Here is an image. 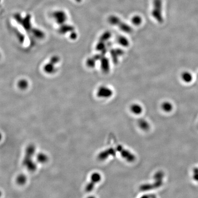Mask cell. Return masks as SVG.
Returning <instances> with one entry per match:
<instances>
[{
  "mask_svg": "<svg viewBox=\"0 0 198 198\" xmlns=\"http://www.w3.org/2000/svg\"><path fill=\"white\" fill-rule=\"evenodd\" d=\"M36 147L32 145L27 146L25 152V156L23 160V164L26 169L30 171H33L37 168V166L33 160L36 153Z\"/></svg>",
  "mask_w": 198,
  "mask_h": 198,
  "instance_id": "1",
  "label": "cell"
},
{
  "mask_svg": "<svg viewBox=\"0 0 198 198\" xmlns=\"http://www.w3.org/2000/svg\"><path fill=\"white\" fill-rule=\"evenodd\" d=\"M152 14L154 18L160 23L164 21L162 0H153Z\"/></svg>",
  "mask_w": 198,
  "mask_h": 198,
  "instance_id": "2",
  "label": "cell"
},
{
  "mask_svg": "<svg viewBox=\"0 0 198 198\" xmlns=\"http://www.w3.org/2000/svg\"><path fill=\"white\" fill-rule=\"evenodd\" d=\"M108 20L111 25L118 27L121 30L124 32L131 33L132 32L131 27L116 16H110L108 18Z\"/></svg>",
  "mask_w": 198,
  "mask_h": 198,
  "instance_id": "3",
  "label": "cell"
},
{
  "mask_svg": "<svg viewBox=\"0 0 198 198\" xmlns=\"http://www.w3.org/2000/svg\"><path fill=\"white\" fill-rule=\"evenodd\" d=\"M101 176L98 173H95L92 174L90 177V181L86 186L85 190L88 192L92 191L95 188L96 184L100 181Z\"/></svg>",
  "mask_w": 198,
  "mask_h": 198,
  "instance_id": "4",
  "label": "cell"
},
{
  "mask_svg": "<svg viewBox=\"0 0 198 198\" xmlns=\"http://www.w3.org/2000/svg\"><path fill=\"white\" fill-rule=\"evenodd\" d=\"M113 91L109 87L102 86L99 87L97 91V96L98 97L100 98H109L113 96Z\"/></svg>",
  "mask_w": 198,
  "mask_h": 198,
  "instance_id": "5",
  "label": "cell"
},
{
  "mask_svg": "<svg viewBox=\"0 0 198 198\" xmlns=\"http://www.w3.org/2000/svg\"><path fill=\"white\" fill-rule=\"evenodd\" d=\"M53 17L56 22L59 25H63L67 21V15L62 11L55 12L53 14Z\"/></svg>",
  "mask_w": 198,
  "mask_h": 198,
  "instance_id": "6",
  "label": "cell"
},
{
  "mask_svg": "<svg viewBox=\"0 0 198 198\" xmlns=\"http://www.w3.org/2000/svg\"><path fill=\"white\" fill-rule=\"evenodd\" d=\"M31 18L30 15L28 14L24 18H22L20 25L22 26L23 28L27 31L30 32L32 29L31 23Z\"/></svg>",
  "mask_w": 198,
  "mask_h": 198,
  "instance_id": "7",
  "label": "cell"
},
{
  "mask_svg": "<svg viewBox=\"0 0 198 198\" xmlns=\"http://www.w3.org/2000/svg\"><path fill=\"white\" fill-rule=\"evenodd\" d=\"M74 27L73 26L64 23L63 25H60L58 32L61 34L64 35L68 33H71L72 31H74Z\"/></svg>",
  "mask_w": 198,
  "mask_h": 198,
  "instance_id": "8",
  "label": "cell"
},
{
  "mask_svg": "<svg viewBox=\"0 0 198 198\" xmlns=\"http://www.w3.org/2000/svg\"><path fill=\"white\" fill-rule=\"evenodd\" d=\"M119 150H121L122 156L125 159L131 162L135 159L134 155H132V154L129 152L128 150L124 149L122 146L120 148V149H119Z\"/></svg>",
  "mask_w": 198,
  "mask_h": 198,
  "instance_id": "9",
  "label": "cell"
},
{
  "mask_svg": "<svg viewBox=\"0 0 198 198\" xmlns=\"http://www.w3.org/2000/svg\"><path fill=\"white\" fill-rule=\"evenodd\" d=\"M100 61L101 70L105 73L108 72L110 70V63L108 59L104 56Z\"/></svg>",
  "mask_w": 198,
  "mask_h": 198,
  "instance_id": "10",
  "label": "cell"
},
{
  "mask_svg": "<svg viewBox=\"0 0 198 198\" xmlns=\"http://www.w3.org/2000/svg\"><path fill=\"white\" fill-rule=\"evenodd\" d=\"M130 111L133 114L138 115L142 113L143 109L141 105L138 104H134L130 107Z\"/></svg>",
  "mask_w": 198,
  "mask_h": 198,
  "instance_id": "11",
  "label": "cell"
},
{
  "mask_svg": "<svg viewBox=\"0 0 198 198\" xmlns=\"http://www.w3.org/2000/svg\"><path fill=\"white\" fill-rule=\"evenodd\" d=\"M30 32L32 33L33 36L37 39H42L45 37V33L43 31L37 28H32Z\"/></svg>",
  "mask_w": 198,
  "mask_h": 198,
  "instance_id": "12",
  "label": "cell"
},
{
  "mask_svg": "<svg viewBox=\"0 0 198 198\" xmlns=\"http://www.w3.org/2000/svg\"><path fill=\"white\" fill-rule=\"evenodd\" d=\"M55 65L49 61V63L46 64L44 67V71L48 74H53L55 72L56 68L54 66Z\"/></svg>",
  "mask_w": 198,
  "mask_h": 198,
  "instance_id": "13",
  "label": "cell"
},
{
  "mask_svg": "<svg viewBox=\"0 0 198 198\" xmlns=\"http://www.w3.org/2000/svg\"><path fill=\"white\" fill-rule=\"evenodd\" d=\"M161 109L165 113H170L173 109V104L168 101H165L161 104Z\"/></svg>",
  "mask_w": 198,
  "mask_h": 198,
  "instance_id": "14",
  "label": "cell"
},
{
  "mask_svg": "<svg viewBox=\"0 0 198 198\" xmlns=\"http://www.w3.org/2000/svg\"><path fill=\"white\" fill-rule=\"evenodd\" d=\"M117 41L120 46L123 47H128L129 45V41L128 39L124 36H120L117 38Z\"/></svg>",
  "mask_w": 198,
  "mask_h": 198,
  "instance_id": "15",
  "label": "cell"
},
{
  "mask_svg": "<svg viewBox=\"0 0 198 198\" xmlns=\"http://www.w3.org/2000/svg\"><path fill=\"white\" fill-rule=\"evenodd\" d=\"M181 78L183 81L188 83L191 82L192 80V75L188 72H184L182 74Z\"/></svg>",
  "mask_w": 198,
  "mask_h": 198,
  "instance_id": "16",
  "label": "cell"
},
{
  "mask_svg": "<svg viewBox=\"0 0 198 198\" xmlns=\"http://www.w3.org/2000/svg\"><path fill=\"white\" fill-rule=\"evenodd\" d=\"M36 159L39 163H45L48 160V157L43 153H39L36 156Z\"/></svg>",
  "mask_w": 198,
  "mask_h": 198,
  "instance_id": "17",
  "label": "cell"
},
{
  "mask_svg": "<svg viewBox=\"0 0 198 198\" xmlns=\"http://www.w3.org/2000/svg\"><path fill=\"white\" fill-rule=\"evenodd\" d=\"M122 54H123V51L119 49H117L115 50H113V51H111V56L113 58V60L114 61H117L118 59V57L121 56Z\"/></svg>",
  "mask_w": 198,
  "mask_h": 198,
  "instance_id": "18",
  "label": "cell"
},
{
  "mask_svg": "<svg viewBox=\"0 0 198 198\" xmlns=\"http://www.w3.org/2000/svg\"><path fill=\"white\" fill-rule=\"evenodd\" d=\"M139 127L141 129L143 130H147L149 128L150 125L146 121L141 119L139 122Z\"/></svg>",
  "mask_w": 198,
  "mask_h": 198,
  "instance_id": "19",
  "label": "cell"
},
{
  "mask_svg": "<svg viewBox=\"0 0 198 198\" xmlns=\"http://www.w3.org/2000/svg\"><path fill=\"white\" fill-rule=\"evenodd\" d=\"M132 23L135 26H139L142 23V18L139 15H135L132 18Z\"/></svg>",
  "mask_w": 198,
  "mask_h": 198,
  "instance_id": "20",
  "label": "cell"
},
{
  "mask_svg": "<svg viewBox=\"0 0 198 198\" xmlns=\"http://www.w3.org/2000/svg\"><path fill=\"white\" fill-rule=\"evenodd\" d=\"M111 33L109 32H106L102 33V35L100 36V38L99 39V40L103 41L105 42L106 41H107L111 38Z\"/></svg>",
  "mask_w": 198,
  "mask_h": 198,
  "instance_id": "21",
  "label": "cell"
},
{
  "mask_svg": "<svg viewBox=\"0 0 198 198\" xmlns=\"http://www.w3.org/2000/svg\"><path fill=\"white\" fill-rule=\"evenodd\" d=\"M27 181L26 177L23 174H21L17 177V182L18 184L20 185H23L25 184Z\"/></svg>",
  "mask_w": 198,
  "mask_h": 198,
  "instance_id": "22",
  "label": "cell"
},
{
  "mask_svg": "<svg viewBox=\"0 0 198 198\" xmlns=\"http://www.w3.org/2000/svg\"><path fill=\"white\" fill-rule=\"evenodd\" d=\"M18 86L22 89H26L28 86V82L27 80L21 79L18 82Z\"/></svg>",
  "mask_w": 198,
  "mask_h": 198,
  "instance_id": "23",
  "label": "cell"
},
{
  "mask_svg": "<svg viewBox=\"0 0 198 198\" xmlns=\"http://www.w3.org/2000/svg\"><path fill=\"white\" fill-rule=\"evenodd\" d=\"M96 61L95 60V58L93 57L91 58H88L86 61V65L88 67L90 68H93L95 67L96 65Z\"/></svg>",
  "mask_w": 198,
  "mask_h": 198,
  "instance_id": "24",
  "label": "cell"
},
{
  "mask_svg": "<svg viewBox=\"0 0 198 198\" xmlns=\"http://www.w3.org/2000/svg\"><path fill=\"white\" fill-rule=\"evenodd\" d=\"M59 60H60V58H59V57L57 56H54L51 57L50 61L51 62V63H53L55 65L59 62Z\"/></svg>",
  "mask_w": 198,
  "mask_h": 198,
  "instance_id": "25",
  "label": "cell"
},
{
  "mask_svg": "<svg viewBox=\"0 0 198 198\" xmlns=\"http://www.w3.org/2000/svg\"><path fill=\"white\" fill-rule=\"evenodd\" d=\"M17 36L18 37V39H19V41L21 43H23L25 41V37L24 35H23L22 33H21L18 32L17 33Z\"/></svg>",
  "mask_w": 198,
  "mask_h": 198,
  "instance_id": "26",
  "label": "cell"
},
{
  "mask_svg": "<svg viewBox=\"0 0 198 198\" xmlns=\"http://www.w3.org/2000/svg\"><path fill=\"white\" fill-rule=\"evenodd\" d=\"M193 177L195 180L198 181V168H195L194 169Z\"/></svg>",
  "mask_w": 198,
  "mask_h": 198,
  "instance_id": "27",
  "label": "cell"
},
{
  "mask_svg": "<svg viewBox=\"0 0 198 198\" xmlns=\"http://www.w3.org/2000/svg\"><path fill=\"white\" fill-rule=\"evenodd\" d=\"M77 36H78L77 33L74 31L70 33V37L72 40H75L77 39Z\"/></svg>",
  "mask_w": 198,
  "mask_h": 198,
  "instance_id": "28",
  "label": "cell"
}]
</instances>
